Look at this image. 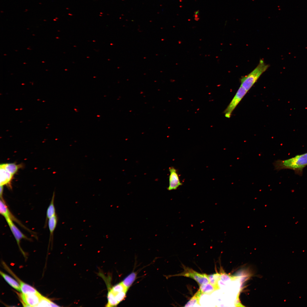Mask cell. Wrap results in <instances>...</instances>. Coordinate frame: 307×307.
Here are the masks:
<instances>
[{
    "label": "cell",
    "instance_id": "6da1fadb",
    "mask_svg": "<svg viewBox=\"0 0 307 307\" xmlns=\"http://www.w3.org/2000/svg\"><path fill=\"white\" fill-rule=\"evenodd\" d=\"M273 164L275 170L291 169L296 174L301 176L304 169L307 166V152L286 160L277 159Z\"/></svg>",
    "mask_w": 307,
    "mask_h": 307
},
{
    "label": "cell",
    "instance_id": "7a4b0ae2",
    "mask_svg": "<svg viewBox=\"0 0 307 307\" xmlns=\"http://www.w3.org/2000/svg\"><path fill=\"white\" fill-rule=\"evenodd\" d=\"M269 66L263 60L261 59L258 65L252 71L241 78L240 86L248 92Z\"/></svg>",
    "mask_w": 307,
    "mask_h": 307
},
{
    "label": "cell",
    "instance_id": "3957f363",
    "mask_svg": "<svg viewBox=\"0 0 307 307\" xmlns=\"http://www.w3.org/2000/svg\"><path fill=\"white\" fill-rule=\"evenodd\" d=\"M121 282L109 289L106 307L116 306L125 298L128 290Z\"/></svg>",
    "mask_w": 307,
    "mask_h": 307
},
{
    "label": "cell",
    "instance_id": "277c9868",
    "mask_svg": "<svg viewBox=\"0 0 307 307\" xmlns=\"http://www.w3.org/2000/svg\"><path fill=\"white\" fill-rule=\"evenodd\" d=\"M184 270L180 273L172 276H183L191 278L195 280L199 285L209 283L208 275L199 273L193 269L183 266Z\"/></svg>",
    "mask_w": 307,
    "mask_h": 307
},
{
    "label": "cell",
    "instance_id": "5b68a950",
    "mask_svg": "<svg viewBox=\"0 0 307 307\" xmlns=\"http://www.w3.org/2000/svg\"><path fill=\"white\" fill-rule=\"evenodd\" d=\"M247 91L241 86L231 101L224 112L225 116L229 118L234 110L247 93Z\"/></svg>",
    "mask_w": 307,
    "mask_h": 307
},
{
    "label": "cell",
    "instance_id": "8992f818",
    "mask_svg": "<svg viewBox=\"0 0 307 307\" xmlns=\"http://www.w3.org/2000/svg\"><path fill=\"white\" fill-rule=\"evenodd\" d=\"M21 302L24 306L36 307L42 295L39 293L28 294H20Z\"/></svg>",
    "mask_w": 307,
    "mask_h": 307
},
{
    "label": "cell",
    "instance_id": "52a82bcc",
    "mask_svg": "<svg viewBox=\"0 0 307 307\" xmlns=\"http://www.w3.org/2000/svg\"><path fill=\"white\" fill-rule=\"evenodd\" d=\"M5 220L12 233L14 237L16 239L19 248L22 254L25 255L24 252L21 248L20 245L21 240L22 239H25L30 240V239L23 234L13 222V221L9 218H7Z\"/></svg>",
    "mask_w": 307,
    "mask_h": 307
},
{
    "label": "cell",
    "instance_id": "ba28073f",
    "mask_svg": "<svg viewBox=\"0 0 307 307\" xmlns=\"http://www.w3.org/2000/svg\"><path fill=\"white\" fill-rule=\"evenodd\" d=\"M170 174L169 176V185L167 188L168 190L177 189L182 185L176 169L173 167L169 169Z\"/></svg>",
    "mask_w": 307,
    "mask_h": 307
},
{
    "label": "cell",
    "instance_id": "9c48e42d",
    "mask_svg": "<svg viewBox=\"0 0 307 307\" xmlns=\"http://www.w3.org/2000/svg\"><path fill=\"white\" fill-rule=\"evenodd\" d=\"M0 213L5 219L9 218L13 221L16 222L24 228L29 231V230L26 227L20 222L19 221L12 213L7 205H4L1 206L0 208Z\"/></svg>",
    "mask_w": 307,
    "mask_h": 307
},
{
    "label": "cell",
    "instance_id": "30bf717a",
    "mask_svg": "<svg viewBox=\"0 0 307 307\" xmlns=\"http://www.w3.org/2000/svg\"><path fill=\"white\" fill-rule=\"evenodd\" d=\"M0 186L10 185L13 175L0 166Z\"/></svg>",
    "mask_w": 307,
    "mask_h": 307
},
{
    "label": "cell",
    "instance_id": "8fae6325",
    "mask_svg": "<svg viewBox=\"0 0 307 307\" xmlns=\"http://www.w3.org/2000/svg\"><path fill=\"white\" fill-rule=\"evenodd\" d=\"M0 274L7 282L12 287L19 292H21L20 284L8 275L0 271Z\"/></svg>",
    "mask_w": 307,
    "mask_h": 307
},
{
    "label": "cell",
    "instance_id": "7c38bea8",
    "mask_svg": "<svg viewBox=\"0 0 307 307\" xmlns=\"http://www.w3.org/2000/svg\"><path fill=\"white\" fill-rule=\"evenodd\" d=\"M202 295L203 294L201 291L199 289L198 291L185 304L184 306H192L195 304L200 305V298Z\"/></svg>",
    "mask_w": 307,
    "mask_h": 307
},
{
    "label": "cell",
    "instance_id": "4fadbf2b",
    "mask_svg": "<svg viewBox=\"0 0 307 307\" xmlns=\"http://www.w3.org/2000/svg\"><path fill=\"white\" fill-rule=\"evenodd\" d=\"M47 222L50 232V240H52L53 232L57 224V217L56 215L49 219Z\"/></svg>",
    "mask_w": 307,
    "mask_h": 307
},
{
    "label": "cell",
    "instance_id": "5bb4252c",
    "mask_svg": "<svg viewBox=\"0 0 307 307\" xmlns=\"http://www.w3.org/2000/svg\"><path fill=\"white\" fill-rule=\"evenodd\" d=\"M208 278L209 283L213 286L216 291L220 289L218 283L219 281L221 280L219 273H217L208 275Z\"/></svg>",
    "mask_w": 307,
    "mask_h": 307
},
{
    "label": "cell",
    "instance_id": "9a60e30c",
    "mask_svg": "<svg viewBox=\"0 0 307 307\" xmlns=\"http://www.w3.org/2000/svg\"><path fill=\"white\" fill-rule=\"evenodd\" d=\"M22 293L25 294L39 292L34 288L22 281L20 283Z\"/></svg>",
    "mask_w": 307,
    "mask_h": 307
},
{
    "label": "cell",
    "instance_id": "2e32d148",
    "mask_svg": "<svg viewBox=\"0 0 307 307\" xmlns=\"http://www.w3.org/2000/svg\"><path fill=\"white\" fill-rule=\"evenodd\" d=\"M0 166L3 167L7 171L14 175L21 167V165H17L14 163H7L1 164Z\"/></svg>",
    "mask_w": 307,
    "mask_h": 307
},
{
    "label": "cell",
    "instance_id": "e0dca14e",
    "mask_svg": "<svg viewBox=\"0 0 307 307\" xmlns=\"http://www.w3.org/2000/svg\"><path fill=\"white\" fill-rule=\"evenodd\" d=\"M199 289L201 291L202 294L210 295L216 291L209 283L200 285Z\"/></svg>",
    "mask_w": 307,
    "mask_h": 307
},
{
    "label": "cell",
    "instance_id": "ac0fdd59",
    "mask_svg": "<svg viewBox=\"0 0 307 307\" xmlns=\"http://www.w3.org/2000/svg\"><path fill=\"white\" fill-rule=\"evenodd\" d=\"M136 273L132 272L126 277L122 282L125 286L128 289L136 279Z\"/></svg>",
    "mask_w": 307,
    "mask_h": 307
},
{
    "label": "cell",
    "instance_id": "d6986e66",
    "mask_svg": "<svg viewBox=\"0 0 307 307\" xmlns=\"http://www.w3.org/2000/svg\"><path fill=\"white\" fill-rule=\"evenodd\" d=\"M55 194L53 193L50 203L46 211V219L47 220L50 218L56 215L55 209L54 205Z\"/></svg>",
    "mask_w": 307,
    "mask_h": 307
},
{
    "label": "cell",
    "instance_id": "ffe728a7",
    "mask_svg": "<svg viewBox=\"0 0 307 307\" xmlns=\"http://www.w3.org/2000/svg\"><path fill=\"white\" fill-rule=\"evenodd\" d=\"M59 306L49 299L42 296L38 304L36 307Z\"/></svg>",
    "mask_w": 307,
    "mask_h": 307
},
{
    "label": "cell",
    "instance_id": "44dd1931",
    "mask_svg": "<svg viewBox=\"0 0 307 307\" xmlns=\"http://www.w3.org/2000/svg\"><path fill=\"white\" fill-rule=\"evenodd\" d=\"M3 186H0V198H3Z\"/></svg>",
    "mask_w": 307,
    "mask_h": 307
}]
</instances>
